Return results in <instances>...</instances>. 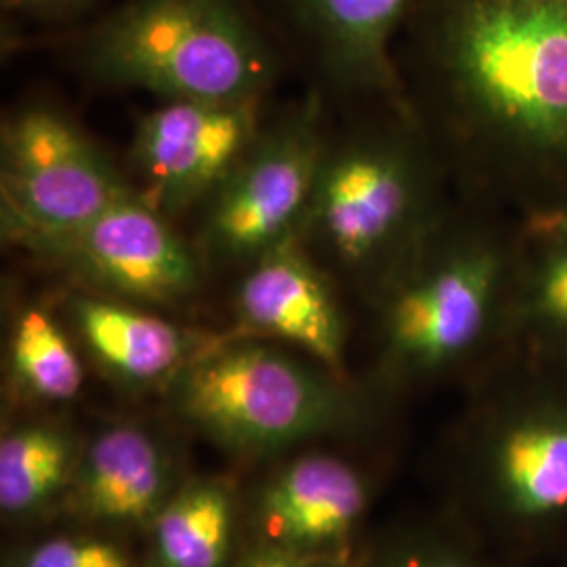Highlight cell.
<instances>
[{
    "instance_id": "cell-3",
    "label": "cell",
    "mask_w": 567,
    "mask_h": 567,
    "mask_svg": "<svg viewBox=\"0 0 567 567\" xmlns=\"http://www.w3.org/2000/svg\"><path fill=\"white\" fill-rule=\"evenodd\" d=\"M450 168L412 103L328 135L299 240L370 301L454 208Z\"/></svg>"
},
{
    "instance_id": "cell-12",
    "label": "cell",
    "mask_w": 567,
    "mask_h": 567,
    "mask_svg": "<svg viewBox=\"0 0 567 567\" xmlns=\"http://www.w3.org/2000/svg\"><path fill=\"white\" fill-rule=\"evenodd\" d=\"M372 501L374 482L362 466L330 452H297L243 494L244 540L358 559Z\"/></svg>"
},
{
    "instance_id": "cell-11",
    "label": "cell",
    "mask_w": 567,
    "mask_h": 567,
    "mask_svg": "<svg viewBox=\"0 0 567 567\" xmlns=\"http://www.w3.org/2000/svg\"><path fill=\"white\" fill-rule=\"evenodd\" d=\"M419 0H259L288 60L318 91L374 103H412L395 58Z\"/></svg>"
},
{
    "instance_id": "cell-15",
    "label": "cell",
    "mask_w": 567,
    "mask_h": 567,
    "mask_svg": "<svg viewBox=\"0 0 567 567\" xmlns=\"http://www.w3.org/2000/svg\"><path fill=\"white\" fill-rule=\"evenodd\" d=\"M185 477L173 442L161 429L114 421L84 435L61 517L74 527L116 536L145 534Z\"/></svg>"
},
{
    "instance_id": "cell-4",
    "label": "cell",
    "mask_w": 567,
    "mask_h": 567,
    "mask_svg": "<svg viewBox=\"0 0 567 567\" xmlns=\"http://www.w3.org/2000/svg\"><path fill=\"white\" fill-rule=\"evenodd\" d=\"M32 42L91 84L161 102H264L290 61L259 0H116L76 30Z\"/></svg>"
},
{
    "instance_id": "cell-13",
    "label": "cell",
    "mask_w": 567,
    "mask_h": 567,
    "mask_svg": "<svg viewBox=\"0 0 567 567\" xmlns=\"http://www.w3.org/2000/svg\"><path fill=\"white\" fill-rule=\"evenodd\" d=\"M341 284L299 238L238 271L231 334L284 344L339 377L349 374V318Z\"/></svg>"
},
{
    "instance_id": "cell-7",
    "label": "cell",
    "mask_w": 567,
    "mask_h": 567,
    "mask_svg": "<svg viewBox=\"0 0 567 567\" xmlns=\"http://www.w3.org/2000/svg\"><path fill=\"white\" fill-rule=\"evenodd\" d=\"M328 135L318 89L264 122L240 163L198 210L192 240L208 274H238L276 246L299 238Z\"/></svg>"
},
{
    "instance_id": "cell-17",
    "label": "cell",
    "mask_w": 567,
    "mask_h": 567,
    "mask_svg": "<svg viewBox=\"0 0 567 567\" xmlns=\"http://www.w3.org/2000/svg\"><path fill=\"white\" fill-rule=\"evenodd\" d=\"M84 435L51 412H32L2 429L0 515L9 526H30L61 515L81 461Z\"/></svg>"
},
{
    "instance_id": "cell-19",
    "label": "cell",
    "mask_w": 567,
    "mask_h": 567,
    "mask_svg": "<svg viewBox=\"0 0 567 567\" xmlns=\"http://www.w3.org/2000/svg\"><path fill=\"white\" fill-rule=\"evenodd\" d=\"M4 398L30 412L76 402L86 383V360L58 303L13 305L4 332Z\"/></svg>"
},
{
    "instance_id": "cell-21",
    "label": "cell",
    "mask_w": 567,
    "mask_h": 567,
    "mask_svg": "<svg viewBox=\"0 0 567 567\" xmlns=\"http://www.w3.org/2000/svg\"><path fill=\"white\" fill-rule=\"evenodd\" d=\"M2 567H143L116 534L76 527L11 548Z\"/></svg>"
},
{
    "instance_id": "cell-10",
    "label": "cell",
    "mask_w": 567,
    "mask_h": 567,
    "mask_svg": "<svg viewBox=\"0 0 567 567\" xmlns=\"http://www.w3.org/2000/svg\"><path fill=\"white\" fill-rule=\"evenodd\" d=\"M264 102H161L140 116L126 175L166 219L200 210L257 140Z\"/></svg>"
},
{
    "instance_id": "cell-14",
    "label": "cell",
    "mask_w": 567,
    "mask_h": 567,
    "mask_svg": "<svg viewBox=\"0 0 567 567\" xmlns=\"http://www.w3.org/2000/svg\"><path fill=\"white\" fill-rule=\"evenodd\" d=\"M58 309L86 364L128 395L163 398L166 386L224 334L182 324L163 309L74 286H63Z\"/></svg>"
},
{
    "instance_id": "cell-16",
    "label": "cell",
    "mask_w": 567,
    "mask_h": 567,
    "mask_svg": "<svg viewBox=\"0 0 567 567\" xmlns=\"http://www.w3.org/2000/svg\"><path fill=\"white\" fill-rule=\"evenodd\" d=\"M505 351L567 365V206L515 219Z\"/></svg>"
},
{
    "instance_id": "cell-1",
    "label": "cell",
    "mask_w": 567,
    "mask_h": 567,
    "mask_svg": "<svg viewBox=\"0 0 567 567\" xmlns=\"http://www.w3.org/2000/svg\"><path fill=\"white\" fill-rule=\"evenodd\" d=\"M398 42L410 102L471 196L567 206V0H419Z\"/></svg>"
},
{
    "instance_id": "cell-8",
    "label": "cell",
    "mask_w": 567,
    "mask_h": 567,
    "mask_svg": "<svg viewBox=\"0 0 567 567\" xmlns=\"http://www.w3.org/2000/svg\"><path fill=\"white\" fill-rule=\"evenodd\" d=\"M135 194L126 168L58 107L28 103L2 122L0 234L7 246L74 229Z\"/></svg>"
},
{
    "instance_id": "cell-5",
    "label": "cell",
    "mask_w": 567,
    "mask_h": 567,
    "mask_svg": "<svg viewBox=\"0 0 567 567\" xmlns=\"http://www.w3.org/2000/svg\"><path fill=\"white\" fill-rule=\"evenodd\" d=\"M177 425L243 461L288 456L326 437L358 435L381 395L284 344L221 339L166 386Z\"/></svg>"
},
{
    "instance_id": "cell-18",
    "label": "cell",
    "mask_w": 567,
    "mask_h": 567,
    "mask_svg": "<svg viewBox=\"0 0 567 567\" xmlns=\"http://www.w3.org/2000/svg\"><path fill=\"white\" fill-rule=\"evenodd\" d=\"M244 545L243 494L225 475H187L145 529L143 567H231Z\"/></svg>"
},
{
    "instance_id": "cell-22",
    "label": "cell",
    "mask_w": 567,
    "mask_h": 567,
    "mask_svg": "<svg viewBox=\"0 0 567 567\" xmlns=\"http://www.w3.org/2000/svg\"><path fill=\"white\" fill-rule=\"evenodd\" d=\"M107 4V0H0L2 42L13 49L76 30Z\"/></svg>"
},
{
    "instance_id": "cell-6",
    "label": "cell",
    "mask_w": 567,
    "mask_h": 567,
    "mask_svg": "<svg viewBox=\"0 0 567 567\" xmlns=\"http://www.w3.org/2000/svg\"><path fill=\"white\" fill-rule=\"evenodd\" d=\"M466 435V486L501 536L545 543L567 529V365L503 351Z\"/></svg>"
},
{
    "instance_id": "cell-9",
    "label": "cell",
    "mask_w": 567,
    "mask_h": 567,
    "mask_svg": "<svg viewBox=\"0 0 567 567\" xmlns=\"http://www.w3.org/2000/svg\"><path fill=\"white\" fill-rule=\"evenodd\" d=\"M9 246L65 286L163 311L192 303L210 276L194 240L137 194L74 229Z\"/></svg>"
},
{
    "instance_id": "cell-23",
    "label": "cell",
    "mask_w": 567,
    "mask_h": 567,
    "mask_svg": "<svg viewBox=\"0 0 567 567\" xmlns=\"http://www.w3.org/2000/svg\"><path fill=\"white\" fill-rule=\"evenodd\" d=\"M231 567H358V559L303 555L244 540L243 548Z\"/></svg>"
},
{
    "instance_id": "cell-2",
    "label": "cell",
    "mask_w": 567,
    "mask_h": 567,
    "mask_svg": "<svg viewBox=\"0 0 567 567\" xmlns=\"http://www.w3.org/2000/svg\"><path fill=\"white\" fill-rule=\"evenodd\" d=\"M471 196L454 204L379 292L365 385L381 398L450 379L505 351L515 219Z\"/></svg>"
},
{
    "instance_id": "cell-24",
    "label": "cell",
    "mask_w": 567,
    "mask_h": 567,
    "mask_svg": "<svg viewBox=\"0 0 567 567\" xmlns=\"http://www.w3.org/2000/svg\"><path fill=\"white\" fill-rule=\"evenodd\" d=\"M564 567H567V561H566V564H564Z\"/></svg>"
},
{
    "instance_id": "cell-20",
    "label": "cell",
    "mask_w": 567,
    "mask_h": 567,
    "mask_svg": "<svg viewBox=\"0 0 567 567\" xmlns=\"http://www.w3.org/2000/svg\"><path fill=\"white\" fill-rule=\"evenodd\" d=\"M358 567H501L473 543L442 527H395L362 547Z\"/></svg>"
}]
</instances>
